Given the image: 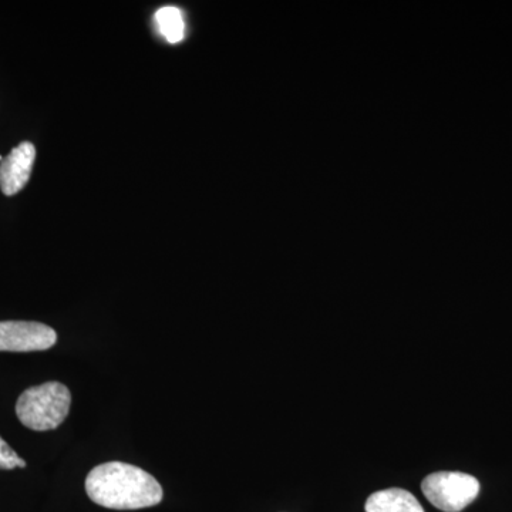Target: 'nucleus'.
<instances>
[{
    "label": "nucleus",
    "instance_id": "obj_1",
    "mask_svg": "<svg viewBox=\"0 0 512 512\" xmlns=\"http://www.w3.org/2000/svg\"><path fill=\"white\" fill-rule=\"evenodd\" d=\"M86 493L90 500L111 510H141L163 501L160 483L131 464L111 461L100 464L86 478Z\"/></svg>",
    "mask_w": 512,
    "mask_h": 512
},
{
    "label": "nucleus",
    "instance_id": "obj_2",
    "mask_svg": "<svg viewBox=\"0 0 512 512\" xmlns=\"http://www.w3.org/2000/svg\"><path fill=\"white\" fill-rule=\"evenodd\" d=\"M72 404V394L59 382H47L30 387L20 394L16 414L23 426L35 431L55 430L66 420Z\"/></svg>",
    "mask_w": 512,
    "mask_h": 512
},
{
    "label": "nucleus",
    "instance_id": "obj_3",
    "mask_svg": "<svg viewBox=\"0 0 512 512\" xmlns=\"http://www.w3.org/2000/svg\"><path fill=\"white\" fill-rule=\"evenodd\" d=\"M421 490L429 503L440 511L460 512L476 500L480 483L470 474L440 471L424 478Z\"/></svg>",
    "mask_w": 512,
    "mask_h": 512
},
{
    "label": "nucleus",
    "instance_id": "obj_4",
    "mask_svg": "<svg viewBox=\"0 0 512 512\" xmlns=\"http://www.w3.org/2000/svg\"><path fill=\"white\" fill-rule=\"evenodd\" d=\"M57 333L50 326L25 320L0 322V352H42L53 348Z\"/></svg>",
    "mask_w": 512,
    "mask_h": 512
},
{
    "label": "nucleus",
    "instance_id": "obj_5",
    "mask_svg": "<svg viewBox=\"0 0 512 512\" xmlns=\"http://www.w3.org/2000/svg\"><path fill=\"white\" fill-rule=\"evenodd\" d=\"M35 160L36 148L29 141L20 143L3 158L0 163V190L3 194L10 197L26 187L32 175Z\"/></svg>",
    "mask_w": 512,
    "mask_h": 512
},
{
    "label": "nucleus",
    "instance_id": "obj_6",
    "mask_svg": "<svg viewBox=\"0 0 512 512\" xmlns=\"http://www.w3.org/2000/svg\"><path fill=\"white\" fill-rule=\"evenodd\" d=\"M366 512H424L417 498L402 488H389L370 495Z\"/></svg>",
    "mask_w": 512,
    "mask_h": 512
},
{
    "label": "nucleus",
    "instance_id": "obj_7",
    "mask_svg": "<svg viewBox=\"0 0 512 512\" xmlns=\"http://www.w3.org/2000/svg\"><path fill=\"white\" fill-rule=\"evenodd\" d=\"M158 32L167 42L178 43L184 39L185 23L183 13L174 6H164L156 13Z\"/></svg>",
    "mask_w": 512,
    "mask_h": 512
},
{
    "label": "nucleus",
    "instance_id": "obj_8",
    "mask_svg": "<svg viewBox=\"0 0 512 512\" xmlns=\"http://www.w3.org/2000/svg\"><path fill=\"white\" fill-rule=\"evenodd\" d=\"M26 467V461L9 447V444L0 437V470H13V468Z\"/></svg>",
    "mask_w": 512,
    "mask_h": 512
}]
</instances>
